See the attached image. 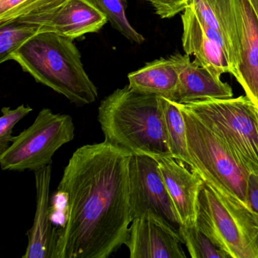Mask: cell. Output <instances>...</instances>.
Listing matches in <instances>:
<instances>
[{"label": "cell", "instance_id": "obj_23", "mask_svg": "<svg viewBox=\"0 0 258 258\" xmlns=\"http://www.w3.org/2000/svg\"><path fill=\"white\" fill-rule=\"evenodd\" d=\"M32 111V108L25 105H20L16 109H12L10 107L2 108L3 115L0 117V153L10 147V143L13 139V128L16 123Z\"/></svg>", "mask_w": 258, "mask_h": 258}, {"label": "cell", "instance_id": "obj_25", "mask_svg": "<svg viewBox=\"0 0 258 258\" xmlns=\"http://www.w3.org/2000/svg\"><path fill=\"white\" fill-rule=\"evenodd\" d=\"M248 203L252 211V219L258 229V176L250 174L248 186Z\"/></svg>", "mask_w": 258, "mask_h": 258}, {"label": "cell", "instance_id": "obj_20", "mask_svg": "<svg viewBox=\"0 0 258 258\" xmlns=\"http://www.w3.org/2000/svg\"><path fill=\"white\" fill-rule=\"evenodd\" d=\"M40 33V27L34 24L16 22L0 26V63L12 60L22 45Z\"/></svg>", "mask_w": 258, "mask_h": 258}, {"label": "cell", "instance_id": "obj_15", "mask_svg": "<svg viewBox=\"0 0 258 258\" xmlns=\"http://www.w3.org/2000/svg\"><path fill=\"white\" fill-rule=\"evenodd\" d=\"M37 208L34 224L28 232V244L23 258H55L58 229L52 224L49 204L52 166L34 171Z\"/></svg>", "mask_w": 258, "mask_h": 258}, {"label": "cell", "instance_id": "obj_6", "mask_svg": "<svg viewBox=\"0 0 258 258\" xmlns=\"http://www.w3.org/2000/svg\"><path fill=\"white\" fill-rule=\"evenodd\" d=\"M197 226L228 258H258V229L251 217L204 183Z\"/></svg>", "mask_w": 258, "mask_h": 258}, {"label": "cell", "instance_id": "obj_24", "mask_svg": "<svg viewBox=\"0 0 258 258\" xmlns=\"http://www.w3.org/2000/svg\"><path fill=\"white\" fill-rule=\"evenodd\" d=\"M153 7L161 19H170L183 12L193 0H143Z\"/></svg>", "mask_w": 258, "mask_h": 258}, {"label": "cell", "instance_id": "obj_13", "mask_svg": "<svg viewBox=\"0 0 258 258\" xmlns=\"http://www.w3.org/2000/svg\"><path fill=\"white\" fill-rule=\"evenodd\" d=\"M238 25L239 61L235 78L258 106V16L250 0H233Z\"/></svg>", "mask_w": 258, "mask_h": 258}, {"label": "cell", "instance_id": "obj_11", "mask_svg": "<svg viewBox=\"0 0 258 258\" xmlns=\"http://www.w3.org/2000/svg\"><path fill=\"white\" fill-rule=\"evenodd\" d=\"M154 158L158 162L180 226H197L199 196L204 185L202 178L185 163L171 155Z\"/></svg>", "mask_w": 258, "mask_h": 258}, {"label": "cell", "instance_id": "obj_18", "mask_svg": "<svg viewBox=\"0 0 258 258\" xmlns=\"http://www.w3.org/2000/svg\"><path fill=\"white\" fill-rule=\"evenodd\" d=\"M161 100L164 126L170 155L176 159L185 163L191 169L186 125L182 110L177 103L169 99L161 97Z\"/></svg>", "mask_w": 258, "mask_h": 258}, {"label": "cell", "instance_id": "obj_10", "mask_svg": "<svg viewBox=\"0 0 258 258\" xmlns=\"http://www.w3.org/2000/svg\"><path fill=\"white\" fill-rule=\"evenodd\" d=\"M18 22L39 25L41 33H54L74 40L98 32L108 19L91 0H64L47 13Z\"/></svg>", "mask_w": 258, "mask_h": 258}, {"label": "cell", "instance_id": "obj_4", "mask_svg": "<svg viewBox=\"0 0 258 258\" xmlns=\"http://www.w3.org/2000/svg\"><path fill=\"white\" fill-rule=\"evenodd\" d=\"M178 105L182 110L186 125L191 170L216 194L241 208L252 218L248 203L250 173L195 113L182 104Z\"/></svg>", "mask_w": 258, "mask_h": 258}, {"label": "cell", "instance_id": "obj_26", "mask_svg": "<svg viewBox=\"0 0 258 258\" xmlns=\"http://www.w3.org/2000/svg\"><path fill=\"white\" fill-rule=\"evenodd\" d=\"M253 111L255 120H256V127H257L258 130V106H256L254 104H253Z\"/></svg>", "mask_w": 258, "mask_h": 258}, {"label": "cell", "instance_id": "obj_16", "mask_svg": "<svg viewBox=\"0 0 258 258\" xmlns=\"http://www.w3.org/2000/svg\"><path fill=\"white\" fill-rule=\"evenodd\" d=\"M182 43L184 52L217 78L231 73L230 66L221 49L208 37L191 6L182 12Z\"/></svg>", "mask_w": 258, "mask_h": 258}, {"label": "cell", "instance_id": "obj_1", "mask_svg": "<svg viewBox=\"0 0 258 258\" xmlns=\"http://www.w3.org/2000/svg\"><path fill=\"white\" fill-rule=\"evenodd\" d=\"M132 155L107 141L74 152L57 191L66 205L55 258H107L124 244Z\"/></svg>", "mask_w": 258, "mask_h": 258}, {"label": "cell", "instance_id": "obj_8", "mask_svg": "<svg viewBox=\"0 0 258 258\" xmlns=\"http://www.w3.org/2000/svg\"><path fill=\"white\" fill-rule=\"evenodd\" d=\"M130 208L134 219L155 216L179 229V218L155 158L132 155L129 164Z\"/></svg>", "mask_w": 258, "mask_h": 258}, {"label": "cell", "instance_id": "obj_19", "mask_svg": "<svg viewBox=\"0 0 258 258\" xmlns=\"http://www.w3.org/2000/svg\"><path fill=\"white\" fill-rule=\"evenodd\" d=\"M64 0H0V26L47 13Z\"/></svg>", "mask_w": 258, "mask_h": 258}, {"label": "cell", "instance_id": "obj_27", "mask_svg": "<svg viewBox=\"0 0 258 258\" xmlns=\"http://www.w3.org/2000/svg\"><path fill=\"white\" fill-rule=\"evenodd\" d=\"M252 5H253V8H254L255 12H256V15L258 16V0H250Z\"/></svg>", "mask_w": 258, "mask_h": 258}, {"label": "cell", "instance_id": "obj_3", "mask_svg": "<svg viewBox=\"0 0 258 258\" xmlns=\"http://www.w3.org/2000/svg\"><path fill=\"white\" fill-rule=\"evenodd\" d=\"M12 60L37 82L62 95L77 106L93 103L99 97L72 39L54 33H40L22 45Z\"/></svg>", "mask_w": 258, "mask_h": 258}, {"label": "cell", "instance_id": "obj_17", "mask_svg": "<svg viewBox=\"0 0 258 258\" xmlns=\"http://www.w3.org/2000/svg\"><path fill=\"white\" fill-rule=\"evenodd\" d=\"M129 87L134 91L171 99L179 81V72L171 57L147 63L128 75Z\"/></svg>", "mask_w": 258, "mask_h": 258}, {"label": "cell", "instance_id": "obj_12", "mask_svg": "<svg viewBox=\"0 0 258 258\" xmlns=\"http://www.w3.org/2000/svg\"><path fill=\"white\" fill-rule=\"evenodd\" d=\"M205 32L224 53L236 75L239 61L238 25L233 0H193L190 4Z\"/></svg>", "mask_w": 258, "mask_h": 258}, {"label": "cell", "instance_id": "obj_2", "mask_svg": "<svg viewBox=\"0 0 258 258\" xmlns=\"http://www.w3.org/2000/svg\"><path fill=\"white\" fill-rule=\"evenodd\" d=\"M98 120L105 141L133 155H171L161 96L137 93L126 86L101 102Z\"/></svg>", "mask_w": 258, "mask_h": 258}, {"label": "cell", "instance_id": "obj_14", "mask_svg": "<svg viewBox=\"0 0 258 258\" xmlns=\"http://www.w3.org/2000/svg\"><path fill=\"white\" fill-rule=\"evenodd\" d=\"M179 72L177 87L170 101L177 104H188L208 99H229L233 92L229 84L223 82L206 68L189 55H171Z\"/></svg>", "mask_w": 258, "mask_h": 258}, {"label": "cell", "instance_id": "obj_9", "mask_svg": "<svg viewBox=\"0 0 258 258\" xmlns=\"http://www.w3.org/2000/svg\"><path fill=\"white\" fill-rule=\"evenodd\" d=\"M124 244L131 258L187 257L179 229L151 214L132 220Z\"/></svg>", "mask_w": 258, "mask_h": 258}, {"label": "cell", "instance_id": "obj_22", "mask_svg": "<svg viewBox=\"0 0 258 258\" xmlns=\"http://www.w3.org/2000/svg\"><path fill=\"white\" fill-rule=\"evenodd\" d=\"M179 233L190 256L192 258H228L227 255L198 228L180 226Z\"/></svg>", "mask_w": 258, "mask_h": 258}, {"label": "cell", "instance_id": "obj_7", "mask_svg": "<svg viewBox=\"0 0 258 258\" xmlns=\"http://www.w3.org/2000/svg\"><path fill=\"white\" fill-rule=\"evenodd\" d=\"M75 130L70 115L43 108L33 124L13 137L10 147L0 153L1 168L7 171H35L52 164L55 152L75 138Z\"/></svg>", "mask_w": 258, "mask_h": 258}, {"label": "cell", "instance_id": "obj_5", "mask_svg": "<svg viewBox=\"0 0 258 258\" xmlns=\"http://www.w3.org/2000/svg\"><path fill=\"white\" fill-rule=\"evenodd\" d=\"M196 114L250 173L258 176V130L247 96L182 104Z\"/></svg>", "mask_w": 258, "mask_h": 258}, {"label": "cell", "instance_id": "obj_21", "mask_svg": "<svg viewBox=\"0 0 258 258\" xmlns=\"http://www.w3.org/2000/svg\"><path fill=\"white\" fill-rule=\"evenodd\" d=\"M96 7L105 15L108 22L116 31L136 44H142L144 37L137 32L126 17V0H91Z\"/></svg>", "mask_w": 258, "mask_h": 258}]
</instances>
